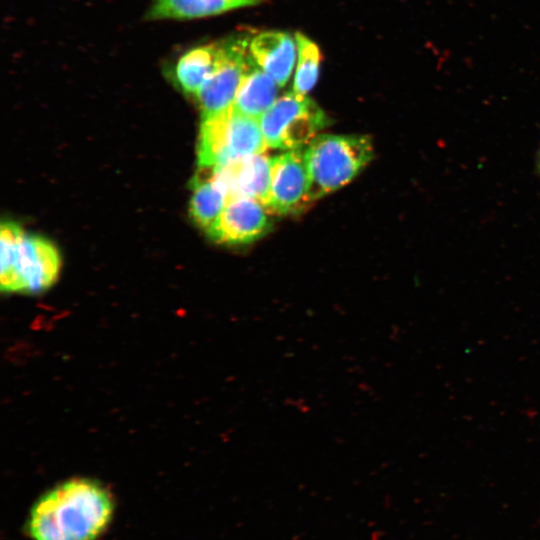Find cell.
<instances>
[{
	"label": "cell",
	"instance_id": "cell-1",
	"mask_svg": "<svg viewBox=\"0 0 540 540\" xmlns=\"http://www.w3.org/2000/svg\"><path fill=\"white\" fill-rule=\"evenodd\" d=\"M113 497L99 482L75 478L44 493L32 506L26 532L33 540H96L109 527Z\"/></svg>",
	"mask_w": 540,
	"mask_h": 540
},
{
	"label": "cell",
	"instance_id": "cell-2",
	"mask_svg": "<svg viewBox=\"0 0 540 540\" xmlns=\"http://www.w3.org/2000/svg\"><path fill=\"white\" fill-rule=\"evenodd\" d=\"M372 156L366 136L317 135L305 147L310 202L347 184Z\"/></svg>",
	"mask_w": 540,
	"mask_h": 540
},
{
	"label": "cell",
	"instance_id": "cell-3",
	"mask_svg": "<svg viewBox=\"0 0 540 540\" xmlns=\"http://www.w3.org/2000/svg\"><path fill=\"white\" fill-rule=\"evenodd\" d=\"M259 119L225 111L202 119L198 142L199 167L216 168L237 158L267 150Z\"/></svg>",
	"mask_w": 540,
	"mask_h": 540
},
{
	"label": "cell",
	"instance_id": "cell-4",
	"mask_svg": "<svg viewBox=\"0 0 540 540\" xmlns=\"http://www.w3.org/2000/svg\"><path fill=\"white\" fill-rule=\"evenodd\" d=\"M267 147L293 150L309 144L328 124L321 108L306 95H283L259 118Z\"/></svg>",
	"mask_w": 540,
	"mask_h": 540
},
{
	"label": "cell",
	"instance_id": "cell-5",
	"mask_svg": "<svg viewBox=\"0 0 540 540\" xmlns=\"http://www.w3.org/2000/svg\"><path fill=\"white\" fill-rule=\"evenodd\" d=\"M60 257L47 240L23 235L12 272L0 280L4 292L38 293L49 288L60 270Z\"/></svg>",
	"mask_w": 540,
	"mask_h": 540
},
{
	"label": "cell",
	"instance_id": "cell-6",
	"mask_svg": "<svg viewBox=\"0 0 540 540\" xmlns=\"http://www.w3.org/2000/svg\"><path fill=\"white\" fill-rule=\"evenodd\" d=\"M309 191L305 147L271 157L270 187L264 203L270 213L283 215L302 209L310 203Z\"/></svg>",
	"mask_w": 540,
	"mask_h": 540
},
{
	"label": "cell",
	"instance_id": "cell-7",
	"mask_svg": "<svg viewBox=\"0 0 540 540\" xmlns=\"http://www.w3.org/2000/svg\"><path fill=\"white\" fill-rule=\"evenodd\" d=\"M226 45L225 61L195 96L202 119L215 116L233 105L243 76L255 63L247 39L232 38L226 40Z\"/></svg>",
	"mask_w": 540,
	"mask_h": 540
},
{
	"label": "cell",
	"instance_id": "cell-8",
	"mask_svg": "<svg viewBox=\"0 0 540 540\" xmlns=\"http://www.w3.org/2000/svg\"><path fill=\"white\" fill-rule=\"evenodd\" d=\"M270 213L263 203L247 196H229L209 236L220 243L243 244L261 237L269 228Z\"/></svg>",
	"mask_w": 540,
	"mask_h": 540
},
{
	"label": "cell",
	"instance_id": "cell-9",
	"mask_svg": "<svg viewBox=\"0 0 540 540\" xmlns=\"http://www.w3.org/2000/svg\"><path fill=\"white\" fill-rule=\"evenodd\" d=\"M270 160L265 153L250 154L211 168L229 196H247L265 203L270 187Z\"/></svg>",
	"mask_w": 540,
	"mask_h": 540
},
{
	"label": "cell",
	"instance_id": "cell-10",
	"mask_svg": "<svg viewBox=\"0 0 540 540\" xmlns=\"http://www.w3.org/2000/svg\"><path fill=\"white\" fill-rule=\"evenodd\" d=\"M227 56L226 40L201 45L184 52L166 73L186 95L196 96L206 81L220 68Z\"/></svg>",
	"mask_w": 540,
	"mask_h": 540
},
{
	"label": "cell",
	"instance_id": "cell-11",
	"mask_svg": "<svg viewBox=\"0 0 540 540\" xmlns=\"http://www.w3.org/2000/svg\"><path fill=\"white\" fill-rule=\"evenodd\" d=\"M296 45L287 33L266 31L252 38L249 42V51L257 65L281 87L291 76L296 57Z\"/></svg>",
	"mask_w": 540,
	"mask_h": 540
},
{
	"label": "cell",
	"instance_id": "cell-12",
	"mask_svg": "<svg viewBox=\"0 0 540 540\" xmlns=\"http://www.w3.org/2000/svg\"><path fill=\"white\" fill-rule=\"evenodd\" d=\"M192 184L190 214L194 222L208 232L222 213L228 193L211 168L199 167Z\"/></svg>",
	"mask_w": 540,
	"mask_h": 540
},
{
	"label": "cell",
	"instance_id": "cell-13",
	"mask_svg": "<svg viewBox=\"0 0 540 540\" xmlns=\"http://www.w3.org/2000/svg\"><path fill=\"white\" fill-rule=\"evenodd\" d=\"M278 84L257 63L246 71L237 90L233 107L259 119L277 100Z\"/></svg>",
	"mask_w": 540,
	"mask_h": 540
},
{
	"label": "cell",
	"instance_id": "cell-14",
	"mask_svg": "<svg viewBox=\"0 0 540 540\" xmlns=\"http://www.w3.org/2000/svg\"><path fill=\"white\" fill-rule=\"evenodd\" d=\"M258 0H155L147 18L191 19L254 5Z\"/></svg>",
	"mask_w": 540,
	"mask_h": 540
},
{
	"label": "cell",
	"instance_id": "cell-15",
	"mask_svg": "<svg viewBox=\"0 0 540 540\" xmlns=\"http://www.w3.org/2000/svg\"><path fill=\"white\" fill-rule=\"evenodd\" d=\"M298 62L293 92L306 95L315 85L319 74L320 52L317 45L301 33L295 34Z\"/></svg>",
	"mask_w": 540,
	"mask_h": 540
}]
</instances>
